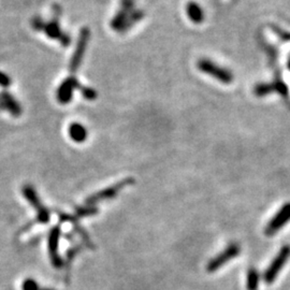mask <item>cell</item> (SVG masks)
Here are the masks:
<instances>
[{"mask_svg": "<svg viewBox=\"0 0 290 290\" xmlns=\"http://www.w3.org/2000/svg\"><path fill=\"white\" fill-rule=\"evenodd\" d=\"M69 137L75 141L76 143H83L85 142L88 136L87 129L84 125H82L80 123H74L71 124L68 129Z\"/></svg>", "mask_w": 290, "mask_h": 290, "instance_id": "cell-14", "label": "cell"}, {"mask_svg": "<svg viewBox=\"0 0 290 290\" xmlns=\"http://www.w3.org/2000/svg\"><path fill=\"white\" fill-rule=\"evenodd\" d=\"M186 13L194 24H201L204 20L202 8L195 2H189L186 6Z\"/></svg>", "mask_w": 290, "mask_h": 290, "instance_id": "cell-15", "label": "cell"}, {"mask_svg": "<svg viewBox=\"0 0 290 290\" xmlns=\"http://www.w3.org/2000/svg\"><path fill=\"white\" fill-rule=\"evenodd\" d=\"M89 39H90V30L87 27L82 28L81 33L79 35L77 46L75 49L74 54H72V57L70 59V64H69V70L72 75L76 74L77 70L82 65L83 58H84L85 56V52L88 46Z\"/></svg>", "mask_w": 290, "mask_h": 290, "instance_id": "cell-4", "label": "cell"}, {"mask_svg": "<svg viewBox=\"0 0 290 290\" xmlns=\"http://www.w3.org/2000/svg\"><path fill=\"white\" fill-rule=\"evenodd\" d=\"M61 236V229L59 226H54L52 228L49 233L47 246H49V254L51 258V262L56 269H60L64 264V260L60 258L58 254L59 248V240Z\"/></svg>", "mask_w": 290, "mask_h": 290, "instance_id": "cell-10", "label": "cell"}, {"mask_svg": "<svg viewBox=\"0 0 290 290\" xmlns=\"http://www.w3.org/2000/svg\"><path fill=\"white\" fill-rule=\"evenodd\" d=\"M39 290H55V289H51V288H43V287H41Z\"/></svg>", "mask_w": 290, "mask_h": 290, "instance_id": "cell-24", "label": "cell"}, {"mask_svg": "<svg viewBox=\"0 0 290 290\" xmlns=\"http://www.w3.org/2000/svg\"><path fill=\"white\" fill-rule=\"evenodd\" d=\"M82 85L75 76H71L67 79H65L60 83V85L57 88L56 91V98L57 101L61 105H68V103L74 98L75 90H80Z\"/></svg>", "mask_w": 290, "mask_h": 290, "instance_id": "cell-9", "label": "cell"}, {"mask_svg": "<svg viewBox=\"0 0 290 290\" xmlns=\"http://www.w3.org/2000/svg\"><path fill=\"white\" fill-rule=\"evenodd\" d=\"M142 10L134 9V0H120V8L111 20V27L116 33H126L144 17Z\"/></svg>", "mask_w": 290, "mask_h": 290, "instance_id": "cell-1", "label": "cell"}, {"mask_svg": "<svg viewBox=\"0 0 290 290\" xmlns=\"http://www.w3.org/2000/svg\"><path fill=\"white\" fill-rule=\"evenodd\" d=\"M12 84V80L5 72L0 71V87L9 88Z\"/></svg>", "mask_w": 290, "mask_h": 290, "instance_id": "cell-21", "label": "cell"}, {"mask_svg": "<svg viewBox=\"0 0 290 290\" xmlns=\"http://www.w3.org/2000/svg\"><path fill=\"white\" fill-rule=\"evenodd\" d=\"M39 284L33 278H27L22 284V290H39Z\"/></svg>", "mask_w": 290, "mask_h": 290, "instance_id": "cell-20", "label": "cell"}, {"mask_svg": "<svg viewBox=\"0 0 290 290\" xmlns=\"http://www.w3.org/2000/svg\"><path fill=\"white\" fill-rule=\"evenodd\" d=\"M61 15V9L59 6H54V15L50 22H44L43 18L36 16L32 20V26L38 32H43L47 38L59 41L63 46H68L71 42V39L68 34L63 32L60 27L59 18Z\"/></svg>", "mask_w": 290, "mask_h": 290, "instance_id": "cell-2", "label": "cell"}, {"mask_svg": "<svg viewBox=\"0 0 290 290\" xmlns=\"http://www.w3.org/2000/svg\"><path fill=\"white\" fill-rule=\"evenodd\" d=\"M290 222V203H286L283 208L279 210L273 219L269 222L265 228V234L269 236L274 235L278 230Z\"/></svg>", "mask_w": 290, "mask_h": 290, "instance_id": "cell-11", "label": "cell"}, {"mask_svg": "<svg viewBox=\"0 0 290 290\" xmlns=\"http://www.w3.org/2000/svg\"><path fill=\"white\" fill-rule=\"evenodd\" d=\"M98 208L96 205H87L86 206H78L76 208V216L77 217H87L91 215H96L98 213Z\"/></svg>", "mask_w": 290, "mask_h": 290, "instance_id": "cell-18", "label": "cell"}, {"mask_svg": "<svg viewBox=\"0 0 290 290\" xmlns=\"http://www.w3.org/2000/svg\"><path fill=\"white\" fill-rule=\"evenodd\" d=\"M80 91H81L82 96L84 97L85 99H87V100L92 101V100H95L97 98V91L94 88H91V87L82 86Z\"/></svg>", "mask_w": 290, "mask_h": 290, "instance_id": "cell-19", "label": "cell"}, {"mask_svg": "<svg viewBox=\"0 0 290 290\" xmlns=\"http://www.w3.org/2000/svg\"><path fill=\"white\" fill-rule=\"evenodd\" d=\"M273 91H275L273 83H270V84H268V83H262V84H258L254 88V94L258 97H264L269 94H271Z\"/></svg>", "mask_w": 290, "mask_h": 290, "instance_id": "cell-17", "label": "cell"}, {"mask_svg": "<svg viewBox=\"0 0 290 290\" xmlns=\"http://www.w3.org/2000/svg\"><path fill=\"white\" fill-rule=\"evenodd\" d=\"M81 251V246H75L70 248V250L67 252V262L70 263L72 260H74L75 257L79 254V252Z\"/></svg>", "mask_w": 290, "mask_h": 290, "instance_id": "cell-22", "label": "cell"}, {"mask_svg": "<svg viewBox=\"0 0 290 290\" xmlns=\"http://www.w3.org/2000/svg\"><path fill=\"white\" fill-rule=\"evenodd\" d=\"M289 257H290V246L284 245L281 250H279L278 254L274 258V260L271 262L270 265H269V268L267 269L263 274V281L267 284H272L275 282L278 273L282 271V269L286 264Z\"/></svg>", "mask_w": 290, "mask_h": 290, "instance_id": "cell-6", "label": "cell"}, {"mask_svg": "<svg viewBox=\"0 0 290 290\" xmlns=\"http://www.w3.org/2000/svg\"><path fill=\"white\" fill-rule=\"evenodd\" d=\"M56 214H57L58 219H59V221H60L61 223H64V222L71 223V224H72V227H74L75 231L80 235V237L82 239L83 243L85 244V246H87L88 248H90V250H94L95 245H94V243H92V241L90 240V237H89L88 233L86 232V230L84 229V228H82L81 225L79 224L78 217L69 215V214H66V213H64V212H60V211H56Z\"/></svg>", "mask_w": 290, "mask_h": 290, "instance_id": "cell-12", "label": "cell"}, {"mask_svg": "<svg viewBox=\"0 0 290 290\" xmlns=\"http://www.w3.org/2000/svg\"><path fill=\"white\" fill-rule=\"evenodd\" d=\"M0 99H2V103L4 110H7L12 116L19 117L22 115V107H20L19 102L16 100V98L13 97L12 94H10L9 91H2L0 92Z\"/></svg>", "mask_w": 290, "mask_h": 290, "instance_id": "cell-13", "label": "cell"}, {"mask_svg": "<svg viewBox=\"0 0 290 290\" xmlns=\"http://www.w3.org/2000/svg\"><path fill=\"white\" fill-rule=\"evenodd\" d=\"M134 183H136V181H134L133 178H127L125 180H123V181H120L116 184L110 186V187H107V188L102 189V190H100V191H98L94 195L89 196L88 198L86 199V204L87 205H95L98 202L112 199V198H114V197H116L123 188L127 187V186H129V185H133Z\"/></svg>", "mask_w": 290, "mask_h": 290, "instance_id": "cell-5", "label": "cell"}, {"mask_svg": "<svg viewBox=\"0 0 290 290\" xmlns=\"http://www.w3.org/2000/svg\"><path fill=\"white\" fill-rule=\"evenodd\" d=\"M23 196L26 198V200L29 202V204L34 206V209L37 211V222L40 224H47L50 222V211L45 208V206L41 202L39 197L37 195V191L34 186L32 185H25L22 188Z\"/></svg>", "mask_w": 290, "mask_h": 290, "instance_id": "cell-7", "label": "cell"}, {"mask_svg": "<svg viewBox=\"0 0 290 290\" xmlns=\"http://www.w3.org/2000/svg\"><path fill=\"white\" fill-rule=\"evenodd\" d=\"M259 282H260V275L255 268H251L247 272L246 279V289L247 290H258Z\"/></svg>", "mask_w": 290, "mask_h": 290, "instance_id": "cell-16", "label": "cell"}, {"mask_svg": "<svg viewBox=\"0 0 290 290\" xmlns=\"http://www.w3.org/2000/svg\"><path fill=\"white\" fill-rule=\"evenodd\" d=\"M197 66H198V69L203 72V74L216 79L219 82L223 83V84H231L233 82V75L231 71L216 65L214 61L210 59L202 58L198 61Z\"/></svg>", "mask_w": 290, "mask_h": 290, "instance_id": "cell-3", "label": "cell"}, {"mask_svg": "<svg viewBox=\"0 0 290 290\" xmlns=\"http://www.w3.org/2000/svg\"><path fill=\"white\" fill-rule=\"evenodd\" d=\"M288 68L290 69V58H289V61H288Z\"/></svg>", "mask_w": 290, "mask_h": 290, "instance_id": "cell-26", "label": "cell"}, {"mask_svg": "<svg viewBox=\"0 0 290 290\" xmlns=\"http://www.w3.org/2000/svg\"><path fill=\"white\" fill-rule=\"evenodd\" d=\"M240 252H241L240 245H237L236 243L230 244L226 248V250H224L216 257L211 259L208 265H206V271H208L209 273H213V272H216L217 270H220V269L224 267L227 262H229L237 255H240Z\"/></svg>", "mask_w": 290, "mask_h": 290, "instance_id": "cell-8", "label": "cell"}, {"mask_svg": "<svg viewBox=\"0 0 290 290\" xmlns=\"http://www.w3.org/2000/svg\"><path fill=\"white\" fill-rule=\"evenodd\" d=\"M4 110V107H3V103H2V99H0V111H3Z\"/></svg>", "mask_w": 290, "mask_h": 290, "instance_id": "cell-25", "label": "cell"}, {"mask_svg": "<svg viewBox=\"0 0 290 290\" xmlns=\"http://www.w3.org/2000/svg\"><path fill=\"white\" fill-rule=\"evenodd\" d=\"M273 30L274 32L276 33V35L281 38L282 40H284V41H290V34L289 33H287V32H285V30H283V29H281V28H278V27H273Z\"/></svg>", "mask_w": 290, "mask_h": 290, "instance_id": "cell-23", "label": "cell"}]
</instances>
